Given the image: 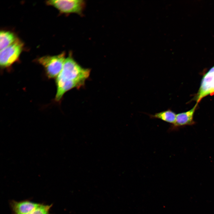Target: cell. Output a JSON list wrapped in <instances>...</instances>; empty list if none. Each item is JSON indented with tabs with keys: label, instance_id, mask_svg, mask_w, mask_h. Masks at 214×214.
Instances as JSON below:
<instances>
[{
	"label": "cell",
	"instance_id": "cell-10",
	"mask_svg": "<svg viewBox=\"0 0 214 214\" xmlns=\"http://www.w3.org/2000/svg\"><path fill=\"white\" fill-rule=\"evenodd\" d=\"M17 39L14 33L9 31H1L0 32V51L9 46Z\"/></svg>",
	"mask_w": 214,
	"mask_h": 214
},
{
	"label": "cell",
	"instance_id": "cell-9",
	"mask_svg": "<svg viewBox=\"0 0 214 214\" xmlns=\"http://www.w3.org/2000/svg\"><path fill=\"white\" fill-rule=\"evenodd\" d=\"M177 114L171 109L157 113L154 114H149L151 119H157L168 123L173 124L175 121Z\"/></svg>",
	"mask_w": 214,
	"mask_h": 214
},
{
	"label": "cell",
	"instance_id": "cell-6",
	"mask_svg": "<svg viewBox=\"0 0 214 214\" xmlns=\"http://www.w3.org/2000/svg\"><path fill=\"white\" fill-rule=\"evenodd\" d=\"M197 105V104L196 103L189 110L177 114L175 122L171 125L169 131H175L181 127L194 125L195 122L193 119V117Z\"/></svg>",
	"mask_w": 214,
	"mask_h": 214
},
{
	"label": "cell",
	"instance_id": "cell-8",
	"mask_svg": "<svg viewBox=\"0 0 214 214\" xmlns=\"http://www.w3.org/2000/svg\"><path fill=\"white\" fill-rule=\"evenodd\" d=\"M40 204L29 200L21 201H12L10 206L14 214H28Z\"/></svg>",
	"mask_w": 214,
	"mask_h": 214
},
{
	"label": "cell",
	"instance_id": "cell-2",
	"mask_svg": "<svg viewBox=\"0 0 214 214\" xmlns=\"http://www.w3.org/2000/svg\"><path fill=\"white\" fill-rule=\"evenodd\" d=\"M65 53L56 55L46 56L39 58L37 61L44 68L48 77H57L61 71L65 59Z\"/></svg>",
	"mask_w": 214,
	"mask_h": 214
},
{
	"label": "cell",
	"instance_id": "cell-7",
	"mask_svg": "<svg viewBox=\"0 0 214 214\" xmlns=\"http://www.w3.org/2000/svg\"><path fill=\"white\" fill-rule=\"evenodd\" d=\"M57 91L55 100L59 101L67 91L75 88H79L84 84L75 81L64 80L58 77L56 79Z\"/></svg>",
	"mask_w": 214,
	"mask_h": 214
},
{
	"label": "cell",
	"instance_id": "cell-11",
	"mask_svg": "<svg viewBox=\"0 0 214 214\" xmlns=\"http://www.w3.org/2000/svg\"><path fill=\"white\" fill-rule=\"evenodd\" d=\"M52 205L40 204L33 210L28 214H51L50 209Z\"/></svg>",
	"mask_w": 214,
	"mask_h": 214
},
{
	"label": "cell",
	"instance_id": "cell-4",
	"mask_svg": "<svg viewBox=\"0 0 214 214\" xmlns=\"http://www.w3.org/2000/svg\"><path fill=\"white\" fill-rule=\"evenodd\" d=\"M23 47V43L17 39L12 44L0 51V64L1 67H9L18 58Z\"/></svg>",
	"mask_w": 214,
	"mask_h": 214
},
{
	"label": "cell",
	"instance_id": "cell-1",
	"mask_svg": "<svg viewBox=\"0 0 214 214\" xmlns=\"http://www.w3.org/2000/svg\"><path fill=\"white\" fill-rule=\"evenodd\" d=\"M90 73V69L81 67L70 54L66 58L62 70L57 77L64 80L78 82L84 84Z\"/></svg>",
	"mask_w": 214,
	"mask_h": 214
},
{
	"label": "cell",
	"instance_id": "cell-3",
	"mask_svg": "<svg viewBox=\"0 0 214 214\" xmlns=\"http://www.w3.org/2000/svg\"><path fill=\"white\" fill-rule=\"evenodd\" d=\"M46 3L62 13L79 15L82 14L86 5L85 1L82 0H51Z\"/></svg>",
	"mask_w": 214,
	"mask_h": 214
},
{
	"label": "cell",
	"instance_id": "cell-5",
	"mask_svg": "<svg viewBox=\"0 0 214 214\" xmlns=\"http://www.w3.org/2000/svg\"><path fill=\"white\" fill-rule=\"evenodd\" d=\"M214 66L203 77L199 89L196 96L197 104L205 97L214 94Z\"/></svg>",
	"mask_w": 214,
	"mask_h": 214
}]
</instances>
